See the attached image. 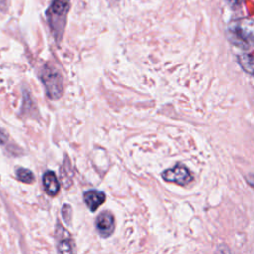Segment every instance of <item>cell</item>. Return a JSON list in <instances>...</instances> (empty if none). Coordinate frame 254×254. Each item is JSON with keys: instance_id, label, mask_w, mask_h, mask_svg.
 <instances>
[{"instance_id": "cell-1", "label": "cell", "mask_w": 254, "mask_h": 254, "mask_svg": "<svg viewBox=\"0 0 254 254\" xmlns=\"http://www.w3.org/2000/svg\"><path fill=\"white\" fill-rule=\"evenodd\" d=\"M69 6L70 0H53L46 11L48 24L57 43H60L63 38Z\"/></svg>"}, {"instance_id": "cell-2", "label": "cell", "mask_w": 254, "mask_h": 254, "mask_svg": "<svg viewBox=\"0 0 254 254\" xmlns=\"http://www.w3.org/2000/svg\"><path fill=\"white\" fill-rule=\"evenodd\" d=\"M230 40L235 45L247 48L254 44V20L250 18H240L231 22L228 26Z\"/></svg>"}, {"instance_id": "cell-3", "label": "cell", "mask_w": 254, "mask_h": 254, "mask_svg": "<svg viewBox=\"0 0 254 254\" xmlns=\"http://www.w3.org/2000/svg\"><path fill=\"white\" fill-rule=\"evenodd\" d=\"M40 78L45 86L46 93L51 99H59L64 92L63 76L59 70L51 65L43 66L40 72Z\"/></svg>"}, {"instance_id": "cell-4", "label": "cell", "mask_w": 254, "mask_h": 254, "mask_svg": "<svg viewBox=\"0 0 254 254\" xmlns=\"http://www.w3.org/2000/svg\"><path fill=\"white\" fill-rule=\"evenodd\" d=\"M162 178L166 182L176 183L181 186L188 185L192 181V176L190 172L183 165H176L171 169H167L162 173Z\"/></svg>"}, {"instance_id": "cell-5", "label": "cell", "mask_w": 254, "mask_h": 254, "mask_svg": "<svg viewBox=\"0 0 254 254\" xmlns=\"http://www.w3.org/2000/svg\"><path fill=\"white\" fill-rule=\"evenodd\" d=\"M95 226L98 234L101 237L110 236L113 233L115 227L113 215L108 211L101 212L96 218Z\"/></svg>"}, {"instance_id": "cell-6", "label": "cell", "mask_w": 254, "mask_h": 254, "mask_svg": "<svg viewBox=\"0 0 254 254\" xmlns=\"http://www.w3.org/2000/svg\"><path fill=\"white\" fill-rule=\"evenodd\" d=\"M83 199L90 211H95L105 201V194L96 190H90L83 193Z\"/></svg>"}, {"instance_id": "cell-7", "label": "cell", "mask_w": 254, "mask_h": 254, "mask_svg": "<svg viewBox=\"0 0 254 254\" xmlns=\"http://www.w3.org/2000/svg\"><path fill=\"white\" fill-rule=\"evenodd\" d=\"M43 185L47 194L50 196H56L60 191V183L53 171H47L43 175Z\"/></svg>"}, {"instance_id": "cell-8", "label": "cell", "mask_w": 254, "mask_h": 254, "mask_svg": "<svg viewBox=\"0 0 254 254\" xmlns=\"http://www.w3.org/2000/svg\"><path fill=\"white\" fill-rule=\"evenodd\" d=\"M60 226L61 231L58 228V233L60 234V238H58V251L59 254H74V243L68 233L65 232L64 236H63V226Z\"/></svg>"}, {"instance_id": "cell-9", "label": "cell", "mask_w": 254, "mask_h": 254, "mask_svg": "<svg viewBox=\"0 0 254 254\" xmlns=\"http://www.w3.org/2000/svg\"><path fill=\"white\" fill-rule=\"evenodd\" d=\"M237 60L241 68L245 72L254 76V57L249 54H241L237 57Z\"/></svg>"}, {"instance_id": "cell-10", "label": "cell", "mask_w": 254, "mask_h": 254, "mask_svg": "<svg viewBox=\"0 0 254 254\" xmlns=\"http://www.w3.org/2000/svg\"><path fill=\"white\" fill-rule=\"evenodd\" d=\"M16 175L18 179L26 184H32L35 181V177L32 171L25 168H19L16 171Z\"/></svg>"}, {"instance_id": "cell-11", "label": "cell", "mask_w": 254, "mask_h": 254, "mask_svg": "<svg viewBox=\"0 0 254 254\" xmlns=\"http://www.w3.org/2000/svg\"><path fill=\"white\" fill-rule=\"evenodd\" d=\"M8 141V136L7 134L4 132V130H2L0 128V145H4L6 144Z\"/></svg>"}, {"instance_id": "cell-12", "label": "cell", "mask_w": 254, "mask_h": 254, "mask_svg": "<svg viewBox=\"0 0 254 254\" xmlns=\"http://www.w3.org/2000/svg\"><path fill=\"white\" fill-rule=\"evenodd\" d=\"M237 1H238V0H229V2L231 3V5H232V4H235V3H237Z\"/></svg>"}]
</instances>
